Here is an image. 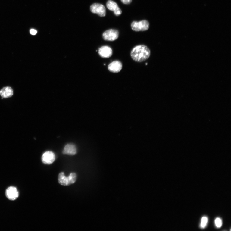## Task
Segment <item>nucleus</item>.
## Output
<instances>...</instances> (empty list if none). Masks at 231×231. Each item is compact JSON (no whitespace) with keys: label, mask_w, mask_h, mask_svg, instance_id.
Here are the masks:
<instances>
[{"label":"nucleus","mask_w":231,"mask_h":231,"mask_svg":"<svg viewBox=\"0 0 231 231\" xmlns=\"http://www.w3.org/2000/svg\"><path fill=\"white\" fill-rule=\"evenodd\" d=\"M150 49L144 45L136 46L132 49L130 53V56L132 59L138 62L146 61L150 57Z\"/></svg>","instance_id":"1"},{"label":"nucleus","mask_w":231,"mask_h":231,"mask_svg":"<svg viewBox=\"0 0 231 231\" xmlns=\"http://www.w3.org/2000/svg\"><path fill=\"white\" fill-rule=\"evenodd\" d=\"M77 179V175L75 173H71L67 177L63 173H61L58 176L59 183L61 185L68 186L74 184Z\"/></svg>","instance_id":"2"},{"label":"nucleus","mask_w":231,"mask_h":231,"mask_svg":"<svg viewBox=\"0 0 231 231\" xmlns=\"http://www.w3.org/2000/svg\"><path fill=\"white\" fill-rule=\"evenodd\" d=\"M131 27L132 30L135 31H145L149 28V23L146 20L139 22L134 21L132 23Z\"/></svg>","instance_id":"3"},{"label":"nucleus","mask_w":231,"mask_h":231,"mask_svg":"<svg viewBox=\"0 0 231 231\" xmlns=\"http://www.w3.org/2000/svg\"><path fill=\"white\" fill-rule=\"evenodd\" d=\"M119 36V32L115 29H111L108 30L102 34V37L105 41H113L117 40Z\"/></svg>","instance_id":"4"},{"label":"nucleus","mask_w":231,"mask_h":231,"mask_svg":"<svg viewBox=\"0 0 231 231\" xmlns=\"http://www.w3.org/2000/svg\"><path fill=\"white\" fill-rule=\"evenodd\" d=\"M91 12L96 14L101 17H104L106 15V9L103 5L95 3L92 5L90 7Z\"/></svg>","instance_id":"5"},{"label":"nucleus","mask_w":231,"mask_h":231,"mask_svg":"<svg viewBox=\"0 0 231 231\" xmlns=\"http://www.w3.org/2000/svg\"><path fill=\"white\" fill-rule=\"evenodd\" d=\"M5 195L8 199L14 201L18 198L19 194L17 188L15 187L11 186L6 189Z\"/></svg>","instance_id":"6"},{"label":"nucleus","mask_w":231,"mask_h":231,"mask_svg":"<svg viewBox=\"0 0 231 231\" xmlns=\"http://www.w3.org/2000/svg\"><path fill=\"white\" fill-rule=\"evenodd\" d=\"M55 155L53 152L48 151L45 152L42 155V163L46 164H52L55 160Z\"/></svg>","instance_id":"7"},{"label":"nucleus","mask_w":231,"mask_h":231,"mask_svg":"<svg viewBox=\"0 0 231 231\" xmlns=\"http://www.w3.org/2000/svg\"><path fill=\"white\" fill-rule=\"evenodd\" d=\"M122 68V63L119 61H115L109 64L108 69L111 72L117 73L121 71Z\"/></svg>","instance_id":"8"},{"label":"nucleus","mask_w":231,"mask_h":231,"mask_svg":"<svg viewBox=\"0 0 231 231\" xmlns=\"http://www.w3.org/2000/svg\"><path fill=\"white\" fill-rule=\"evenodd\" d=\"M106 5L110 11H114L116 16H119L121 14V9L118 6L117 3L114 2L109 0L107 2Z\"/></svg>","instance_id":"9"},{"label":"nucleus","mask_w":231,"mask_h":231,"mask_svg":"<svg viewBox=\"0 0 231 231\" xmlns=\"http://www.w3.org/2000/svg\"><path fill=\"white\" fill-rule=\"evenodd\" d=\"M98 53L101 57L108 58L112 56L113 51L110 47L105 46L101 47L99 49Z\"/></svg>","instance_id":"10"},{"label":"nucleus","mask_w":231,"mask_h":231,"mask_svg":"<svg viewBox=\"0 0 231 231\" xmlns=\"http://www.w3.org/2000/svg\"><path fill=\"white\" fill-rule=\"evenodd\" d=\"M77 149L76 146L73 144H68L67 145L63 151L64 154L73 155L76 154Z\"/></svg>","instance_id":"11"},{"label":"nucleus","mask_w":231,"mask_h":231,"mask_svg":"<svg viewBox=\"0 0 231 231\" xmlns=\"http://www.w3.org/2000/svg\"><path fill=\"white\" fill-rule=\"evenodd\" d=\"M13 94V91L10 87H5L0 91V95L3 98H8L12 97Z\"/></svg>","instance_id":"12"},{"label":"nucleus","mask_w":231,"mask_h":231,"mask_svg":"<svg viewBox=\"0 0 231 231\" xmlns=\"http://www.w3.org/2000/svg\"><path fill=\"white\" fill-rule=\"evenodd\" d=\"M208 222V218L205 216H204L202 217L201 220V222L200 225V227L203 229L204 228L206 227Z\"/></svg>","instance_id":"13"},{"label":"nucleus","mask_w":231,"mask_h":231,"mask_svg":"<svg viewBox=\"0 0 231 231\" xmlns=\"http://www.w3.org/2000/svg\"><path fill=\"white\" fill-rule=\"evenodd\" d=\"M216 226L217 228H220L222 226V221L219 218H216L215 221Z\"/></svg>","instance_id":"14"},{"label":"nucleus","mask_w":231,"mask_h":231,"mask_svg":"<svg viewBox=\"0 0 231 231\" xmlns=\"http://www.w3.org/2000/svg\"><path fill=\"white\" fill-rule=\"evenodd\" d=\"M121 1L124 4H128L131 2L132 0H121Z\"/></svg>","instance_id":"15"},{"label":"nucleus","mask_w":231,"mask_h":231,"mask_svg":"<svg viewBox=\"0 0 231 231\" xmlns=\"http://www.w3.org/2000/svg\"><path fill=\"white\" fill-rule=\"evenodd\" d=\"M30 33L32 35H35L37 33V31L34 29H31L30 30Z\"/></svg>","instance_id":"16"},{"label":"nucleus","mask_w":231,"mask_h":231,"mask_svg":"<svg viewBox=\"0 0 231 231\" xmlns=\"http://www.w3.org/2000/svg\"><path fill=\"white\" fill-rule=\"evenodd\" d=\"M146 65H147V63H146Z\"/></svg>","instance_id":"17"}]
</instances>
